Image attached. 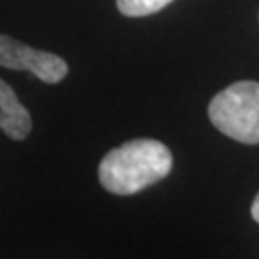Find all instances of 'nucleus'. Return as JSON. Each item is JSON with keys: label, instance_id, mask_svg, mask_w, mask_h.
<instances>
[{"label": "nucleus", "instance_id": "nucleus-1", "mask_svg": "<svg viewBox=\"0 0 259 259\" xmlns=\"http://www.w3.org/2000/svg\"><path fill=\"white\" fill-rule=\"evenodd\" d=\"M173 156L163 142L135 139L110 150L100 161V185L117 196H131L159 183L171 173Z\"/></svg>", "mask_w": 259, "mask_h": 259}, {"label": "nucleus", "instance_id": "nucleus-2", "mask_svg": "<svg viewBox=\"0 0 259 259\" xmlns=\"http://www.w3.org/2000/svg\"><path fill=\"white\" fill-rule=\"evenodd\" d=\"M213 127L242 144H259V83L238 81L213 96L207 108Z\"/></svg>", "mask_w": 259, "mask_h": 259}, {"label": "nucleus", "instance_id": "nucleus-3", "mask_svg": "<svg viewBox=\"0 0 259 259\" xmlns=\"http://www.w3.org/2000/svg\"><path fill=\"white\" fill-rule=\"evenodd\" d=\"M0 65L14 71H31L45 83H60L67 75V64L60 56L35 50L8 35H0Z\"/></svg>", "mask_w": 259, "mask_h": 259}, {"label": "nucleus", "instance_id": "nucleus-4", "mask_svg": "<svg viewBox=\"0 0 259 259\" xmlns=\"http://www.w3.org/2000/svg\"><path fill=\"white\" fill-rule=\"evenodd\" d=\"M31 115L18 100L14 89L0 79V129L14 140H23L31 133Z\"/></svg>", "mask_w": 259, "mask_h": 259}, {"label": "nucleus", "instance_id": "nucleus-5", "mask_svg": "<svg viewBox=\"0 0 259 259\" xmlns=\"http://www.w3.org/2000/svg\"><path fill=\"white\" fill-rule=\"evenodd\" d=\"M173 0H115L117 10L127 18H144L169 6Z\"/></svg>", "mask_w": 259, "mask_h": 259}, {"label": "nucleus", "instance_id": "nucleus-6", "mask_svg": "<svg viewBox=\"0 0 259 259\" xmlns=\"http://www.w3.org/2000/svg\"><path fill=\"white\" fill-rule=\"evenodd\" d=\"M251 217H253L255 223H259V194L255 196V200H253V204H251Z\"/></svg>", "mask_w": 259, "mask_h": 259}]
</instances>
